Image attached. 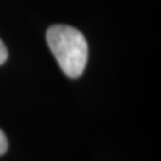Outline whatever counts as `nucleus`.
Listing matches in <instances>:
<instances>
[{
	"instance_id": "f257e3e1",
	"label": "nucleus",
	"mask_w": 161,
	"mask_h": 161,
	"mask_svg": "<svg viewBox=\"0 0 161 161\" xmlns=\"http://www.w3.org/2000/svg\"><path fill=\"white\" fill-rule=\"evenodd\" d=\"M47 42L67 76L79 78L84 73L88 58V46L79 30L69 25H53L47 31Z\"/></svg>"
},
{
	"instance_id": "7ed1b4c3",
	"label": "nucleus",
	"mask_w": 161,
	"mask_h": 161,
	"mask_svg": "<svg viewBox=\"0 0 161 161\" xmlns=\"http://www.w3.org/2000/svg\"><path fill=\"white\" fill-rule=\"evenodd\" d=\"M7 56H8V53H7V49H6L4 42L0 40V64H3L7 60Z\"/></svg>"
},
{
	"instance_id": "f03ea898",
	"label": "nucleus",
	"mask_w": 161,
	"mask_h": 161,
	"mask_svg": "<svg viewBox=\"0 0 161 161\" xmlns=\"http://www.w3.org/2000/svg\"><path fill=\"white\" fill-rule=\"evenodd\" d=\"M7 138H6L4 131L0 129V155L5 154L6 150H7Z\"/></svg>"
}]
</instances>
